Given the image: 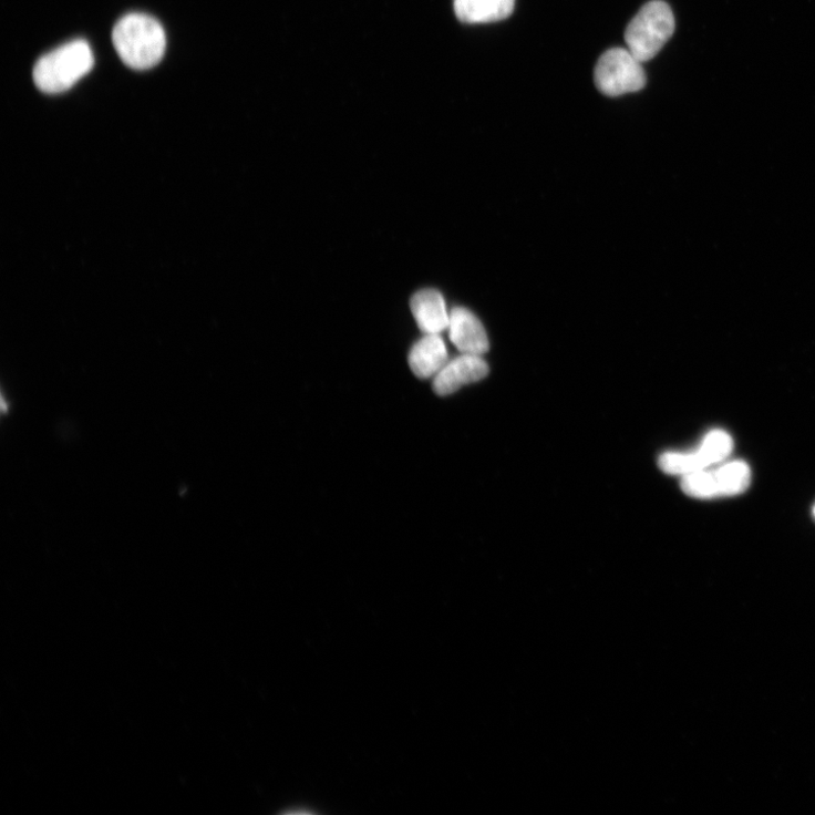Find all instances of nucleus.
I'll return each instance as SVG.
<instances>
[{"label":"nucleus","mask_w":815,"mask_h":815,"mask_svg":"<svg viewBox=\"0 0 815 815\" xmlns=\"http://www.w3.org/2000/svg\"><path fill=\"white\" fill-rule=\"evenodd\" d=\"M113 42L126 66L144 71L162 62L167 39L159 21L146 14L131 13L115 25Z\"/></svg>","instance_id":"1"},{"label":"nucleus","mask_w":815,"mask_h":815,"mask_svg":"<svg viewBox=\"0 0 815 815\" xmlns=\"http://www.w3.org/2000/svg\"><path fill=\"white\" fill-rule=\"evenodd\" d=\"M93 66L90 44L78 39L42 56L33 69V81L42 92L58 94L72 89Z\"/></svg>","instance_id":"2"},{"label":"nucleus","mask_w":815,"mask_h":815,"mask_svg":"<svg viewBox=\"0 0 815 815\" xmlns=\"http://www.w3.org/2000/svg\"><path fill=\"white\" fill-rule=\"evenodd\" d=\"M675 32V17L662 0L647 3L632 19L625 34L630 53L642 64L654 59Z\"/></svg>","instance_id":"3"},{"label":"nucleus","mask_w":815,"mask_h":815,"mask_svg":"<svg viewBox=\"0 0 815 815\" xmlns=\"http://www.w3.org/2000/svg\"><path fill=\"white\" fill-rule=\"evenodd\" d=\"M642 63L629 49L613 48L606 51L595 69V84L607 96H620L638 92L646 86Z\"/></svg>","instance_id":"4"},{"label":"nucleus","mask_w":815,"mask_h":815,"mask_svg":"<svg viewBox=\"0 0 815 815\" xmlns=\"http://www.w3.org/2000/svg\"><path fill=\"white\" fill-rule=\"evenodd\" d=\"M488 371L482 355L462 353L453 361L447 362L437 373L433 381V388L441 396L450 395L465 385L485 379Z\"/></svg>","instance_id":"5"},{"label":"nucleus","mask_w":815,"mask_h":815,"mask_svg":"<svg viewBox=\"0 0 815 815\" xmlns=\"http://www.w3.org/2000/svg\"><path fill=\"white\" fill-rule=\"evenodd\" d=\"M447 331L451 342L462 353L483 355L489 349L482 322L467 309L455 308L450 312Z\"/></svg>","instance_id":"6"},{"label":"nucleus","mask_w":815,"mask_h":815,"mask_svg":"<svg viewBox=\"0 0 815 815\" xmlns=\"http://www.w3.org/2000/svg\"><path fill=\"white\" fill-rule=\"evenodd\" d=\"M413 316L425 334H441L448 329L450 313L437 290L425 289L414 295L411 301Z\"/></svg>","instance_id":"7"},{"label":"nucleus","mask_w":815,"mask_h":815,"mask_svg":"<svg viewBox=\"0 0 815 815\" xmlns=\"http://www.w3.org/2000/svg\"><path fill=\"white\" fill-rule=\"evenodd\" d=\"M446 344L441 334H425L410 353V367L420 379L435 378L448 362Z\"/></svg>","instance_id":"8"},{"label":"nucleus","mask_w":815,"mask_h":815,"mask_svg":"<svg viewBox=\"0 0 815 815\" xmlns=\"http://www.w3.org/2000/svg\"><path fill=\"white\" fill-rule=\"evenodd\" d=\"M515 6L516 0H454V12L464 23H492L512 16Z\"/></svg>","instance_id":"9"},{"label":"nucleus","mask_w":815,"mask_h":815,"mask_svg":"<svg viewBox=\"0 0 815 815\" xmlns=\"http://www.w3.org/2000/svg\"><path fill=\"white\" fill-rule=\"evenodd\" d=\"M734 442L729 433L716 430L710 432L695 450L698 461L702 470L725 461L733 451Z\"/></svg>","instance_id":"10"},{"label":"nucleus","mask_w":815,"mask_h":815,"mask_svg":"<svg viewBox=\"0 0 815 815\" xmlns=\"http://www.w3.org/2000/svg\"><path fill=\"white\" fill-rule=\"evenodd\" d=\"M715 473L719 496H733L742 494L751 483L750 467L743 462L730 463Z\"/></svg>","instance_id":"11"},{"label":"nucleus","mask_w":815,"mask_h":815,"mask_svg":"<svg viewBox=\"0 0 815 815\" xmlns=\"http://www.w3.org/2000/svg\"><path fill=\"white\" fill-rule=\"evenodd\" d=\"M682 491L695 498L719 497L715 473L705 470L683 476Z\"/></svg>","instance_id":"12"},{"label":"nucleus","mask_w":815,"mask_h":815,"mask_svg":"<svg viewBox=\"0 0 815 815\" xmlns=\"http://www.w3.org/2000/svg\"><path fill=\"white\" fill-rule=\"evenodd\" d=\"M814 515H815V507H814Z\"/></svg>","instance_id":"13"}]
</instances>
